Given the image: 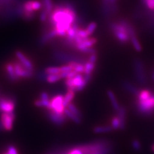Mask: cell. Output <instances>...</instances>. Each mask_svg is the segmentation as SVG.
Listing matches in <instances>:
<instances>
[{
    "label": "cell",
    "instance_id": "1",
    "mask_svg": "<svg viewBox=\"0 0 154 154\" xmlns=\"http://www.w3.org/2000/svg\"><path fill=\"white\" fill-rule=\"evenodd\" d=\"M76 14L71 5H57L53 10L48 19L57 36L66 37L67 32L76 19Z\"/></svg>",
    "mask_w": 154,
    "mask_h": 154
},
{
    "label": "cell",
    "instance_id": "2",
    "mask_svg": "<svg viewBox=\"0 0 154 154\" xmlns=\"http://www.w3.org/2000/svg\"><path fill=\"white\" fill-rule=\"evenodd\" d=\"M138 113L144 116H150L154 112V94L146 100H137L136 103Z\"/></svg>",
    "mask_w": 154,
    "mask_h": 154
},
{
    "label": "cell",
    "instance_id": "3",
    "mask_svg": "<svg viewBox=\"0 0 154 154\" xmlns=\"http://www.w3.org/2000/svg\"><path fill=\"white\" fill-rule=\"evenodd\" d=\"M134 73L137 80L142 85H146L147 78L145 72V68L143 62L139 59H135L134 60Z\"/></svg>",
    "mask_w": 154,
    "mask_h": 154
},
{
    "label": "cell",
    "instance_id": "4",
    "mask_svg": "<svg viewBox=\"0 0 154 154\" xmlns=\"http://www.w3.org/2000/svg\"><path fill=\"white\" fill-rule=\"evenodd\" d=\"M16 98L11 96L0 98V112H14L16 107Z\"/></svg>",
    "mask_w": 154,
    "mask_h": 154
},
{
    "label": "cell",
    "instance_id": "5",
    "mask_svg": "<svg viewBox=\"0 0 154 154\" xmlns=\"http://www.w3.org/2000/svg\"><path fill=\"white\" fill-rule=\"evenodd\" d=\"M14 67V71L16 75L19 79H30L33 77L35 72L31 71L24 67L17 60L12 62Z\"/></svg>",
    "mask_w": 154,
    "mask_h": 154
},
{
    "label": "cell",
    "instance_id": "6",
    "mask_svg": "<svg viewBox=\"0 0 154 154\" xmlns=\"http://www.w3.org/2000/svg\"><path fill=\"white\" fill-rule=\"evenodd\" d=\"M16 120L15 112H3L1 114L0 121L3 129L6 131H11L13 128L14 123Z\"/></svg>",
    "mask_w": 154,
    "mask_h": 154
},
{
    "label": "cell",
    "instance_id": "7",
    "mask_svg": "<svg viewBox=\"0 0 154 154\" xmlns=\"http://www.w3.org/2000/svg\"><path fill=\"white\" fill-rule=\"evenodd\" d=\"M64 96L62 95H57L50 99V107L48 110L54 111L59 114H63L65 107L63 105Z\"/></svg>",
    "mask_w": 154,
    "mask_h": 154
},
{
    "label": "cell",
    "instance_id": "8",
    "mask_svg": "<svg viewBox=\"0 0 154 154\" xmlns=\"http://www.w3.org/2000/svg\"><path fill=\"white\" fill-rule=\"evenodd\" d=\"M15 55L17 60L28 70L35 72V66L33 64L31 59L27 57L24 53L20 50H16Z\"/></svg>",
    "mask_w": 154,
    "mask_h": 154
},
{
    "label": "cell",
    "instance_id": "9",
    "mask_svg": "<svg viewBox=\"0 0 154 154\" xmlns=\"http://www.w3.org/2000/svg\"><path fill=\"white\" fill-rule=\"evenodd\" d=\"M4 72L5 73V77L11 82L16 83L21 80L15 73L12 62H6L4 65Z\"/></svg>",
    "mask_w": 154,
    "mask_h": 154
},
{
    "label": "cell",
    "instance_id": "10",
    "mask_svg": "<svg viewBox=\"0 0 154 154\" xmlns=\"http://www.w3.org/2000/svg\"><path fill=\"white\" fill-rule=\"evenodd\" d=\"M46 116L52 123L57 126H62V125H64L66 122L67 118L64 113L59 114L54 111H50V110H48Z\"/></svg>",
    "mask_w": 154,
    "mask_h": 154
},
{
    "label": "cell",
    "instance_id": "11",
    "mask_svg": "<svg viewBox=\"0 0 154 154\" xmlns=\"http://www.w3.org/2000/svg\"><path fill=\"white\" fill-rule=\"evenodd\" d=\"M96 42H97V39H96V38H94V37L89 38V37L88 38H86V39L83 40L80 43L76 44L75 45V49L81 52L83 50L85 49V48L93 47L94 45L96 44Z\"/></svg>",
    "mask_w": 154,
    "mask_h": 154
},
{
    "label": "cell",
    "instance_id": "12",
    "mask_svg": "<svg viewBox=\"0 0 154 154\" xmlns=\"http://www.w3.org/2000/svg\"><path fill=\"white\" fill-rule=\"evenodd\" d=\"M57 37V33L54 28H51L50 31H48L43 33V35L41 37L39 41V45L41 46H44L48 42L51 41L54 38Z\"/></svg>",
    "mask_w": 154,
    "mask_h": 154
},
{
    "label": "cell",
    "instance_id": "13",
    "mask_svg": "<svg viewBox=\"0 0 154 154\" xmlns=\"http://www.w3.org/2000/svg\"><path fill=\"white\" fill-rule=\"evenodd\" d=\"M117 116L118 117L120 122L119 130L123 131L126 128L127 121V109L123 106H120L119 110L117 111Z\"/></svg>",
    "mask_w": 154,
    "mask_h": 154
},
{
    "label": "cell",
    "instance_id": "14",
    "mask_svg": "<svg viewBox=\"0 0 154 154\" xmlns=\"http://www.w3.org/2000/svg\"><path fill=\"white\" fill-rule=\"evenodd\" d=\"M112 32L113 33L114 37L116 38L117 41L121 43V44H127V43H128L131 41L130 36L127 32L119 30H112Z\"/></svg>",
    "mask_w": 154,
    "mask_h": 154
},
{
    "label": "cell",
    "instance_id": "15",
    "mask_svg": "<svg viewBox=\"0 0 154 154\" xmlns=\"http://www.w3.org/2000/svg\"><path fill=\"white\" fill-rule=\"evenodd\" d=\"M122 85H123V88L127 91H128V93H131L135 96H136V98L137 97V96L139 95V93L140 92L141 90H139L137 87L134 85L132 84L127 81L123 82Z\"/></svg>",
    "mask_w": 154,
    "mask_h": 154
},
{
    "label": "cell",
    "instance_id": "16",
    "mask_svg": "<svg viewBox=\"0 0 154 154\" xmlns=\"http://www.w3.org/2000/svg\"><path fill=\"white\" fill-rule=\"evenodd\" d=\"M107 94L108 96V97L109 98V100L110 102V103H111L112 105V108L114 109V110H115V111H118V110H119L120 106L119 105L118 100L116 99V96L114 93V92L112 91L111 90H108L107 91Z\"/></svg>",
    "mask_w": 154,
    "mask_h": 154
},
{
    "label": "cell",
    "instance_id": "17",
    "mask_svg": "<svg viewBox=\"0 0 154 154\" xmlns=\"http://www.w3.org/2000/svg\"><path fill=\"white\" fill-rule=\"evenodd\" d=\"M130 38H131V42L135 50L137 52H141L143 50V48H142V46L141 45V43L139 42V41L138 40L136 33L135 32V33H132V34L130 35Z\"/></svg>",
    "mask_w": 154,
    "mask_h": 154
},
{
    "label": "cell",
    "instance_id": "18",
    "mask_svg": "<svg viewBox=\"0 0 154 154\" xmlns=\"http://www.w3.org/2000/svg\"><path fill=\"white\" fill-rule=\"evenodd\" d=\"M75 92L73 91L68 90L67 91V93L64 96V100H63V105L64 107L66 108L70 103H71V101L73 100L75 98Z\"/></svg>",
    "mask_w": 154,
    "mask_h": 154
},
{
    "label": "cell",
    "instance_id": "19",
    "mask_svg": "<svg viewBox=\"0 0 154 154\" xmlns=\"http://www.w3.org/2000/svg\"><path fill=\"white\" fill-rule=\"evenodd\" d=\"M42 3V10L45 11L48 15H50L54 10V5H53L52 0H41Z\"/></svg>",
    "mask_w": 154,
    "mask_h": 154
},
{
    "label": "cell",
    "instance_id": "20",
    "mask_svg": "<svg viewBox=\"0 0 154 154\" xmlns=\"http://www.w3.org/2000/svg\"><path fill=\"white\" fill-rule=\"evenodd\" d=\"M64 113V114L66 115V116L67 118L70 119L71 120H72V121L75 122V123L80 124L82 123V119L79 118L78 116H76L73 113H72L67 108L65 109Z\"/></svg>",
    "mask_w": 154,
    "mask_h": 154
},
{
    "label": "cell",
    "instance_id": "21",
    "mask_svg": "<svg viewBox=\"0 0 154 154\" xmlns=\"http://www.w3.org/2000/svg\"><path fill=\"white\" fill-rule=\"evenodd\" d=\"M152 94L153 93L149 90H146V89L141 90L140 92L139 93V95L137 96V98L138 100H140V101L146 100L150 98Z\"/></svg>",
    "mask_w": 154,
    "mask_h": 154
},
{
    "label": "cell",
    "instance_id": "22",
    "mask_svg": "<svg viewBox=\"0 0 154 154\" xmlns=\"http://www.w3.org/2000/svg\"><path fill=\"white\" fill-rule=\"evenodd\" d=\"M113 131L111 126H96L94 127L93 132L96 134L107 133Z\"/></svg>",
    "mask_w": 154,
    "mask_h": 154
},
{
    "label": "cell",
    "instance_id": "23",
    "mask_svg": "<svg viewBox=\"0 0 154 154\" xmlns=\"http://www.w3.org/2000/svg\"><path fill=\"white\" fill-rule=\"evenodd\" d=\"M34 105L37 107H44L47 110L49 109L50 107V100H42L41 99L36 100L34 102Z\"/></svg>",
    "mask_w": 154,
    "mask_h": 154
},
{
    "label": "cell",
    "instance_id": "24",
    "mask_svg": "<svg viewBox=\"0 0 154 154\" xmlns=\"http://www.w3.org/2000/svg\"><path fill=\"white\" fill-rule=\"evenodd\" d=\"M96 65L94 64L91 63V62L87 61L84 64V75H92L94 69H95Z\"/></svg>",
    "mask_w": 154,
    "mask_h": 154
},
{
    "label": "cell",
    "instance_id": "25",
    "mask_svg": "<svg viewBox=\"0 0 154 154\" xmlns=\"http://www.w3.org/2000/svg\"><path fill=\"white\" fill-rule=\"evenodd\" d=\"M70 111L73 113L75 115H76V116H78L80 118H82V114L80 112V110L76 107V105L75 104H73V103H70L67 107H66Z\"/></svg>",
    "mask_w": 154,
    "mask_h": 154
},
{
    "label": "cell",
    "instance_id": "26",
    "mask_svg": "<svg viewBox=\"0 0 154 154\" xmlns=\"http://www.w3.org/2000/svg\"><path fill=\"white\" fill-rule=\"evenodd\" d=\"M45 72L47 75H58L62 73L60 67H48L45 69Z\"/></svg>",
    "mask_w": 154,
    "mask_h": 154
},
{
    "label": "cell",
    "instance_id": "27",
    "mask_svg": "<svg viewBox=\"0 0 154 154\" xmlns=\"http://www.w3.org/2000/svg\"><path fill=\"white\" fill-rule=\"evenodd\" d=\"M83 81L84 76L82 75H81V73H78L73 78V83L74 85L76 87V89L82 85V84L83 83Z\"/></svg>",
    "mask_w": 154,
    "mask_h": 154
},
{
    "label": "cell",
    "instance_id": "28",
    "mask_svg": "<svg viewBox=\"0 0 154 154\" xmlns=\"http://www.w3.org/2000/svg\"><path fill=\"white\" fill-rule=\"evenodd\" d=\"M60 79H62L60 74L58 75H48L46 82L48 83L54 84L55 82H57L58 81H59Z\"/></svg>",
    "mask_w": 154,
    "mask_h": 154
},
{
    "label": "cell",
    "instance_id": "29",
    "mask_svg": "<svg viewBox=\"0 0 154 154\" xmlns=\"http://www.w3.org/2000/svg\"><path fill=\"white\" fill-rule=\"evenodd\" d=\"M96 28H97V24L94 22H92L89 24L85 30L87 32V33H88V35L91 36L94 32Z\"/></svg>",
    "mask_w": 154,
    "mask_h": 154
},
{
    "label": "cell",
    "instance_id": "30",
    "mask_svg": "<svg viewBox=\"0 0 154 154\" xmlns=\"http://www.w3.org/2000/svg\"><path fill=\"white\" fill-rule=\"evenodd\" d=\"M111 127L112 128L113 130H118L119 129V125H120V122H119V119L118 117L117 116H114L112 119H111Z\"/></svg>",
    "mask_w": 154,
    "mask_h": 154
},
{
    "label": "cell",
    "instance_id": "31",
    "mask_svg": "<svg viewBox=\"0 0 154 154\" xmlns=\"http://www.w3.org/2000/svg\"><path fill=\"white\" fill-rule=\"evenodd\" d=\"M48 75L44 71H40L37 73L36 77L41 82H45L46 81Z\"/></svg>",
    "mask_w": 154,
    "mask_h": 154
},
{
    "label": "cell",
    "instance_id": "32",
    "mask_svg": "<svg viewBox=\"0 0 154 154\" xmlns=\"http://www.w3.org/2000/svg\"><path fill=\"white\" fill-rule=\"evenodd\" d=\"M49 17V15H48V14L44 11V10H41V12L40 13V16H39V19L40 21L42 23H45L47 21V19Z\"/></svg>",
    "mask_w": 154,
    "mask_h": 154
},
{
    "label": "cell",
    "instance_id": "33",
    "mask_svg": "<svg viewBox=\"0 0 154 154\" xmlns=\"http://www.w3.org/2000/svg\"><path fill=\"white\" fill-rule=\"evenodd\" d=\"M75 71H76L77 73H84V64L78 63L76 66L73 69Z\"/></svg>",
    "mask_w": 154,
    "mask_h": 154
},
{
    "label": "cell",
    "instance_id": "34",
    "mask_svg": "<svg viewBox=\"0 0 154 154\" xmlns=\"http://www.w3.org/2000/svg\"><path fill=\"white\" fill-rule=\"evenodd\" d=\"M132 147L134 148V150H136L137 151H139L141 150V143L138 140H137V139H135V140H134L132 141Z\"/></svg>",
    "mask_w": 154,
    "mask_h": 154
},
{
    "label": "cell",
    "instance_id": "35",
    "mask_svg": "<svg viewBox=\"0 0 154 154\" xmlns=\"http://www.w3.org/2000/svg\"><path fill=\"white\" fill-rule=\"evenodd\" d=\"M88 61L91 62V63L96 64V62H97V55H96V54H93L89 55V57L88 58Z\"/></svg>",
    "mask_w": 154,
    "mask_h": 154
},
{
    "label": "cell",
    "instance_id": "36",
    "mask_svg": "<svg viewBox=\"0 0 154 154\" xmlns=\"http://www.w3.org/2000/svg\"><path fill=\"white\" fill-rule=\"evenodd\" d=\"M8 154H18L17 149L13 145H9L7 148Z\"/></svg>",
    "mask_w": 154,
    "mask_h": 154
},
{
    "label": "cell",
    "instance_id": "37",
    "mask_svg": "<svg viewBox=\"0 0 154 154\" xmlns=\"http://www.w3.org/2000/svg\"><path fill=\"white\" fill-rule=\"evenodd\" d=\"M146 7L150 10H154V0H144Z\"/></svg>",
    "mask_w": 154,
    "mask_h": 154
},
{
    "label": "cell",
    "instance_id": "38",
    "mask_svg": "<svg viewBox=\"0 0 154 154\" xmlns=\"http://www.w3.org/2000/svg\"><path fill=\"white\" fill-rule=\"evenodd\" d=\"M60 69H61V72H69L73 70V68H72L69 64H66V65L61 66Z\"/></svg>",
    "mask_w": 154,
    "mask_h": 154
},
{
    "label": "cell",
    "instance_id": "39",
    "mask_svg": "<svg viewBox=\"0 0 154 154\" xmlns=\"http://www.w3.org/2000/svg\"><path fill=\"white\" fill-rule=\"evenodd\" d=\"M39 98H40L41 100H50V97H49V95H48V94L46 92H42L40 94Z\"/></svg>",
    "mask_w": 154,
    "mask_h": 154
},
{
    "label": "cell",
    "instance_id": "40",
    "mask_svg": "<svg viewBox=\"0 0 154 154\" xmlns=\"http://www.w3.org/2000/svg\"><path fill=\"white\" fill-rule=\"evenodd\" d=\"M69 154H83V153L78 148H76L75 149H73Z\"/></svg>",
    "mask_w": 154,
    "mask_h": 154
},
{
    "label": "cell",
    "instance_id": "41",
    "mask_svg": "<svg viewBox=\"0 0 154 154\" xmlns=\"http://www.w3.org/2000/svg\"><path fill=\"white\" fill-rule=\"evenodd\" d=\"M3 126H2V123H1V121H0V132H2V131H3Z\"/></svg>",
    "mask_w": 154,
    "mask_h": 154
},
{
    "label": "cell",
    "instance_id": "42",
    "mask_svg": "<svg viewBox=\"0 0 154 154\" xmlns=\"http://www.w3.org/2000/svg\"><path fill=\"white\" fill-rule=\"evenodd\" d=\"M152 79L154 81V71L153 72V74H152Z\"/></svg>",
    "mask_w": 154,
    "mask_h": 154
},
{
    "label": "cell",
    "instance_id": "43",
    "mask_svg": "<svg viewBox=\"0 0 154 154\" xmlns=\"http://www.w3.org/2000/svg\"><path fill=\"white\" fill-rule=\"evenodd\" d=\"M152 150L153 152H154V144L152 146Z\"/></svg>",
    "mask_w": 154,
    "mask_h": 154
},
{
    "label": "cell",
    "instance_id": "44",
    "mask_svg": "<svg viewBox=\"0 0 154 154\" xmlns=\"http://www.w3.org/2000/svg\"><path fill=\"white\" fill-rule=\"evenodd\" d=\"M3 154H8V153L7 152V153H3Z\"/></svg>",
    "mask_w": 154,
    "mask_h": 154
}]
</instances>
